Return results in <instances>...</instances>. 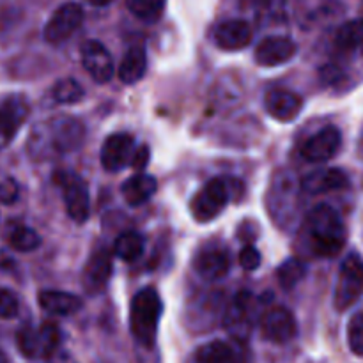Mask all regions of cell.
I'll return each instance as SVG.
<instances>
[{
  "label": "cell",
  "mask_w": 363,
  "mask_h": 363,
  "mask_svg": "<svg viewBox=\"0 0 363 363\" xmlns=\"http://www.w3.org/2000/svg\"><path fill=\"white\" fill-rule=\"evenodd\" d=\"M307 230L312 250L319 257H335L346 245L347 234L342 218L328 204H318L308 213Z\"/></svg>",
  "instance_id": "6da1fadb"
},
{
  "label": "cell",
  "mask_w": 363,
  "mask_h": 363,
  "mask_svg": "<svg viewBox=\"0 0 363 363\" xmlns=\"http://www.w3.org/2000/svg\"><path fill=\"white\" fill-rule=\"evenodd\" d=\"M162 312L163 303L156 289L144 287L135 294L130 305V330L138 344L145 347L155 344Z\"/></svg>",
  "instance_id": "7a4b0ae2"
},
{
  "label": "cell",
  "mask_w": 363,
  "mask_h": 363,
  "mask_svg": "<svg viewBox=\"0 0 363 363\" xmlns=\"http://www.w3.org/2000/svg\"><path fill=\"white\" fill-rule=\"evenodd\" d=\"M41 135L46 140L32 138V142H39V151L46 152L50 149L55 152H69L80 147L82 140H84V126L80 121L73 119V117H55L46 123V128Z\"/></svg>",
  "instance_id": "3957f363"
},
{
  "label": "cell",
  "mask_w": 363,
  "mask_h": 363,
  "mask_svg": "<svg viewBox=\"0 0 363 363\" xmlns=\"http://www.w3.org/2000/svg\"><path fill=\"white\" fill-rule=\"evenodd\" d=\"M363 294V259L357 254H351L342 262L339 273V282L335 287L333 305L339 312H346L353 307Z\"/></svg>",
  "instance_id": "277c9868"
},
{
  "label": "cell",
  "mask_w": 363,
  "mask_h": 363,
  "mask_svg": "<svg viewBox=\"0 0 363 363\" xmlns=\"http://www.w3.org/2000/svg\"><path fill=\"white\" fill-rule=\"evenodd\" d=\"M229 188L225 179H211L206 183L197 194L194 195L190 202L191 216L199 223H206L209 220H215L220 213L225 209L229 202Z\"/></svg>",
  "instance_id": "5b68a950"
},
{
  "label": "cell",
  "mask_w": 363,
  "mask_h": 363,
  "mask_svg": "<svg viewBox=\"0 0 363 363\" xmlns=\"http://www.w3.org/2000/svg\"><path fill=\"white\" fill-rule=\"evenodd\" d=\"M55 183L62 190L64 204H66L67 215L77 223L87 222L91 213V199H89L87 183L74 172H57L53 176Z\"/></svg>",
  "instance_id": "8992f818"
},
{
  "label": "cell",
  "mask_w": 363,
  "mask_h": 363,
  "mask_svg": "<svg viewBox=\"0 0 363 363\" xmlns=\"http://www.w3.org/2000/svg\"><path fill=\"white\" fill-rule=\"evenodd\" d=\"M60 344V330L53 323H43L38 328H23L18 333V347L23 357L38 360L55 353Z\"/></svg>",
  "instance_id": "52a82bcc"
},
{
  "label": "cell",
  "mask_w": 363,
  "mask_h": 363,
  "mask_svg": "<svg viewBox=\"0 0 363 363\" xmlns=\"http://www.w3.org/2000/svg\"><path fill=\"white\" fill-rule=\"evenodd\" d=\"M84 21V9L77 2H66L52 14L45 27V39L50 45H60L69 39Z\"/></svg>",
  "instance_id": "ba28073f"
},
{
  "label": "cell",
  "mask_w": 363,
  "mask_h": 363,
  "mask_svg": "<svg viewBox=\"0 0 363 363\" xmlns=\"http://www.w3.org/2000/svg\"><path fill=\"white\" fill-rule=\"evenodd\" d=\"M28 117V103L23 96H9L0 103V151L11 144Z\"/></svg>",
  "instance_id": "9c48e42d"
},
{
  "label": "cell",
  "mask_w": 363,
  "mask_h": 363,
  "mask_svg": "<svg viewBox=\"0 0 363 363\" xmlns=\"http://www.w3.org/2000/svg\"><path fill=\"white\" fill-rule=\"evenodd\" d=\"M261 333L266 340L275 344H287L296 337V319L287 308H269L261 318Z\"/></svg>",
  "instance_id": "30bf717a"
},
{
  "label": "cell",
  "mask_w": 363,
  "mask_h": 363,
  "mask_svg": "<svg viewBox=\"0 0 363 363\" xmlns=\"http://www.w3.org/2000/svg\"><path fill=\"white\" fill-rule=\"evenodd\" d=\"M342 144V135L335 126L323 128L301 145V156L311 163H325L337 155Z\"/></svg>",
  "instance_id": "8fae6325"
},
{
  "label": "cell",
  "mask_w": 363,
  "mask_h": 363,
  "mask_svg": "<svg viewBox=\"0 0 363 363\" xmlns=\"http://www.w3.org/2000/svg\"><path fill=\"white\" fill-rule=\"evenodd\" d=\"M82 62L92 80L98 84H106L113 74V60L105 45H101L96 39H89L82 45Z\"/></svg>",
  "instance_id": "7c38bea8"
},
{
  "label": "cell",
  "mask_w": 363,
  "mask_h": 363,
  "mask_svg": "<svg viewBox=\"0 0 363 363\" xmlns=\"http://www.w3.org/2000/svg\"><path fill=\"white\" fill-rule=\"evenodd\" d=\"M296 43L286 35H269L262 39L255 48V62L264 67H275L286 64L296 55Z\"/></svg>",
  "instance_id": "4fadbf2b"
},
{
  "label": "cell",
  "mask_w": 363,
  "mask_h": 363,
  "mask_svg": "<svg viewBox=\"0 0 363 363\" xmlns=\"http://www.w3.org/2000/svg\"><path fill=\"white\" fill-rule=\"evenodd\" d=\"M264 108L273 119L280 121V123H289L300 116L301 108H303V99L289 89L275 87L266 92Z\"/></svg>",
  "instance_id": "5bb4252c"
},
{
  "label": "cell",
  "mask_w": 363,
  "mask_h": 363,
  "mask_svg": "<svg viewBox=\"0 0 363 363\" xmlns=\"http://www.w3.org/2000/svg\"><path fill=\"white\" fill-rule=\"evenodd\" d=\"M135 140L130 133H113L106 137L101 147V165L108 172H119L131 162Z\"/></svg>",
  "instance_id": "9a60e30c"
},
{
  "label": "cell",
  "mask_w": 363,
  "mask_h": 363,
  "mask_svg": "<svg viewBox=\"0 0 363 363\" xmlns=\"http://www.w3.org/2000/svg\"><path fill=\"white\" fill-rule=\"evenodd\" d=\"M112 275V252L105 247L96 248L84 269V287L89 294H96L106 286Z\"/></svg>",
  "instance_id": "2e32d148"
},
{
  "label": "cell",
  "mask_w": 363,
  "mask_h": 363,
  "mask_svg": "<svg viewBox=\"0 0 363 363\" xmlns=\"http://www.w3.org/2000/svg\"><path fill=\"white\" fill-rule=\"evenodd\" d=\"M215 45L225 52H238L250 45L252 41V27L245 20L234 18L225 20L215 28L213 32Z\"/></svg>",
  "instance_id": "e0dca14e"
},
{
  "label": "cell",
  "mask_w": 363,
  "mask_h": 363,
  "mask_svg": "<svg viewBox=\"0 0 363 363\" xmlns=\"http://www.w3.org/2000/svg\"><path fill=\"white\" fill-rule=\"evenodd\" d=\"M230 257L225 248L209 247L195 259V269L206 280H218L229 273Z\"/></svg>",
  "instance_id": "ac0fdd59"
},
{
  "label": "cell",
  "mask_w": 363,
  "mask_h": 363,
  "mask_svg": "<svg viewBox=\"0 0 363 363\" xmlns=\"http://www.w3.org/2000/svg\"><path fill=\"white\" fill-rule=\"evenodd\" d=\"M347 186H350V179H347L346 172L339 169L315 170V172L305 176L303 181H301V190L311 195L344 190Z\"/></svg>",
  "instance_id": "d6986e66"
},
{
  "label": "cell",
  "mask_w": 363,
  "mask_h": 363,
  "mask_svg": "<svg viewBox=\"0 0 363 363\" xmlns=\"http://www.w3.org/2000/svg\"><path fill=\"white\" fill-rule=\"evenodd\" d=\"M245 354L234 344L225 340H213L199 347L194 357V363H243Z\"/></svg>",
  "instance_id": "ffe728a7"
},
{
  "label": "cell",
  "mask_w": 363,
  "mask_h": 363,
  "mask_svg": "<svg viewBox=\"0 0 363 363\" xmlns=\"http://www.w3.org/2000/svg\"><path fill=\"white\" fill-rule=\"evenodd\" d=\"M38 301L43 311L52 315H71L82 308L80 298L64 291H43L39 293Z\"/></svg>",
  "instance_id": "44dd1931"
},
{
  "label": "cell",
  "mask_w": 363,
  "mask_h": 363,
  "mask_svg": "<svg viewBox=\"0 0 363 363\" xmlns=\"http://www.w3.org/2000/svg\"><path fill=\"white\" fill-rule=\"evenodd\" d=\"M250 293L243 291V293H240L234 298L233 305H230L229 311H227L225 323L234 335L245 337L248 333V328H250V315H248L250 314Z\"/></svg>",
  "instance_id": "7402d4cb"
},
{
  "label": "cell",
  "mask_w": 363,
  "mask_h": 363,
  "mask_svg": "<svg viewBox=\"0 0 363 363\" xmlns=\"http://www.w3.org/2000/svg\"><path fill=\"white\" fill-rule=\"evenodd\" d=\"M156 188H158V183L155 177L138 172L123 184V197L130 206H140L155 195Z\"/></svg>",
  "instance_id": "603a6c76"
},
{
  "label": "cell",
  "mask_w": 363,
  "mask_h": 363,
  "mask_svg": "<svg viewBox=\"0 0 363 363\" xmlns=\"http://www.w3.org/2000/svg\"><path fill=\"white\" fill-rule=\"evenodd\" d=\"M145 67H147V55H145L144 46H131V48H128V52L124 53L123 60H121V82L128 85L137 84V82L145 74Z\"/></svg>",
  "instance_id": "cb8c5ba5"
},
{
  "label": "cell",
  "mask_w": 363,
  "mask_h": 363,
  "mask_svg": "<svg viewBox=\"0 0 363 363\" xmlns=\"http://www.w3.org/2000/svg\"><path fill=\"white\" fill-rule=\"evenodd\" d=\"M144 252V238L135 230H126L121 234L113 245V254L126 262L137 261Z\"/></svg>",
  "instance_id": "d4e9b609"
},
{
  "label": "cell",
  "mask_w": 363,
  "mask_h": 363,
  "mask_svg": "<svg viewBox=\"0 0 363 363\" xmlns=\"http://www.w3.org/2000/svg\"><path fill=\"white\" fill-rule=\"evenodd\" d=\"M167 0H126L131 14L142 21H156L163 14Z\"/></svg>",
  "instance_id": "484cf974"
},
{
  "label": "cell",
  "mask_w": 363,
  "mask_h": 363,
  "mask_svg": "<svg viewBox=\"0 0 363 363\" xmlns=\"http://www.w3.org/2000/svg\"><path fill=\"white\" fill-rule=\"evenodd\" d=\"M335 43L342 50H353L363 46V20H351L339 28Z\"/></svg>",
  "instance_id": "4316f807"
},
{
  "label": "cell",
  "mask_w": 363,
  "mask_h": 363,
  "mask_svg": "<svg viewBox=\"0 0 363 363\" xmlns=\"http://www.w3.org/2000/svg\"><path fill=\"white\" fill-rule=\"evenodd\" d=\"M305 273H307V266L300 259H287L277 269L280 286L286 287V289H293L296 284H300L303 280Z\"/></svg>",
  "instance_id": "83f0119b"
},
{
  "label": "cell",
  "mask_w": 363,
  "mask_h": 363,
  "mask_svg": "<svg viewBox=\"0 0 363 363\" xmlns=\"http://www.w3.org/2000/svg\"><path fill=\"white\" fill-rule=\"evenodd\" d=\"M53 98L60 105H73L84 98V89L73 78H64L53 89Z\"/></svg>",
  "instance_id": "f1b7e54d"
},
{
  "label": "cell",
  "mask_w": 363,
  "mask_h": 363,
  "mask_svg": "<svg viewBox=\"0 0 363 363\" xmlns=\"http://www.w3.org/2000/svg\"><path fill=\"white\" fill-rule=\"evenodd\" d=\"M9 243L18 252H32L41 245V238L34 229L28 227H18L11 233Z\"/></svg>",
  "instance_id": "f546056e"
},
{
  "label": "cell",
  "mask_w": 363,
  "mask_h": 363,
  "mask_svg": "<svg viewBox=\"0 0 363 363\" xmlns=\"http://www.w3.org/2000/svg\"><path fill=\"white\" fill-rule=\"evenodd\" d=\"M347 344L357 357H363V312L353 315L347 325Z\"/></svg>",
  "instance_id": "4dcf8cb0"
},
{
  "label": "cell",
  "mask_w": 363,
  "mask_h": 363,
  "mask_svg": "<svg viewBox=\"0 0 363 363\" xmlns=\"http://www.w3.org/2000/svg\"><path fill=\"white\" fill-rule=\"evenodd\" d=\"M18 311H20V303H18V298L14 296V293L0 287V318L13 319L18 315Z\"/></svg>",
  "instance_id": "1f68e13d"
},
{
  "label": "cell",
  "mask_w": 363,
  "mask_h": 363,
  "mask_svg": "<svg viewBox=\"0 0 363 363\" xmlns=\"http://www.w3.org/2000/svg\"><path fill=\"white\" fill-rule=\"evenodd\" d=\"M261 252L254 247V245H247V247L241 248L240 252V264L241 268L247 269V272H254L261 266Z\"/></svg>",
  "instance_id": "d6a6232c"
},
{
  "label": "cell",
  "mask_w": 363,
  "mask_h": 363,
  "mask_svg": "<svg viewBox=\"0 0 363 363\" xmlns=\"http://www.w3.org/2000/svg\"><path fill=\"white\" fill-rule=\"evenodd\" d=\"M18 184L14 179L0 181V202L4 204H13L18 199Z\"/></svg>",
  "instance_id": "836d02e7"
},
{
  "label": "cell",
  "mask_w": 363,
  "mask_h": 363,
  "mask_svg": "<svg viewBox=\"0 0 363 363\" xmlns=\"http://www.w3.org/2000/svg\"><path fill=\"white\" fill-rule=\"evenodd\" d=\"M149 160H151V151H149L147 145H140V147L133 152V156H131V169L137 170V172H144Z\"/></svg>",
  "instance_id": "e575fe53"
},
{
  "label": "cell",
  "mask_w": 363,
  "mask_h": 363,
  "mask_svg": "<svg viewBox=\"0 0 363 363\" xmlns=\"http://www.w3.org/2000/svg\"><path fill=\"white\" fill-rule=\"evenodd\" d=\"M89 4H92V6H98V7H103V6H108L112 0H87Z\"/></svg>",
  "instance_id": "d590c367"
},
{
  "label": "cell",
  "mask_w": 363,
  "mask_h": 363,
  "mask_svg": "<svg viewBox=\"0 0 363 363\" xmlns=\"http://www.w3.org/2000/svg\"><path fill=\"white\" fill-rule=\"evenodd\" d=\"M0 363H9V358H7V354L4 351H0Z\"/></svg>",
  "instance_id": "8d00e7d4"
}]
</instances>
